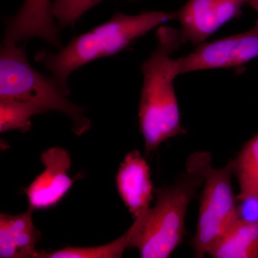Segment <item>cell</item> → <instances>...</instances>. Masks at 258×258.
Segmentation results:
<instances>
[{"label":"cell","mask_w":258,"mask_h":258,"mask_svg":"<svg viewBox=\"0 0 258 258\" xmlns=\"http://www.w3.org/2000/svg\"><path fill=\"white\" fill-rule=\"evenodd\" d=\"M157 38V46L142 64L144 84L139 118L147 153L156 150L167 139L186 133L181 124L174 88V80L179 72L172 55L183 43L181 32L160 26Z\"/></svg>","instance_id":"obj_1"},{"label":"cell","mask_w":258,"mask_h":258,"mask_svg":"<svg viewBox=\"0 0 258 258\" xmlns=\"http://www.w3.org/2000/svg\"><path fill=\"white\" fill-rule=\"evenodd\" d=\"M176 19V12L146 11L137 15L117 12L106 23L74 37L57 53L37 52L35 59L52 74L64 92L70 94L68 81L76 69L103 57L121 52L134 40L156 27Z\"/></svg>","instance_id":"obj_2"},{"label":"cell","mask_w":258,"mask_h":258,"mask_svg":"<svg viewBox=\"0 0 258 258\" xmlns=\"http://www.w3.org/2000/svg\"><path fill=\"white\" fill-rule=\"evenodd\" d=\"M203 178L193 171L180 176L174 184L155 190L157 203L132 225L129 247L142 258H166L182 241L186 211Z\"/></svg>","instance_id":"obj_3"},{"label":"cell","mask_w":258,"mask_h":258,"mask_svg":"<svg viewBox=\"0 0 258 258\" xmlns=\"http://www.w3.org/2000/svg\"><path fill=\"white\" fill-rule=\"evenodd\" d=\"M53 78L37 72L29 62L25 47L4 45L0 50V98H13L32 103L46 113H63L72 121L77 136L91 128V121L82 107L74 104Z\"/></svg>","instance_id":"obj_4"},{"label":"cell","mask_w":258,"mask_h":258,"mask_svg":"<svg viewBox=\"0 0 258 258\" xmlns=\"http://www.w3.org/2000/svg\"><path fill=\"white\" fill-rule=\"evenodd\" d=\"M186 170L203 178L196 234L193 239L195 257H203L237 220V196L232 185L230 162L215 169L211 154L195 152L188 157Z\"/></svg>","instance_id":"obj_5"},{"label":"cell","mask_w":258,"mask_h":258,"mask_svg":"<svg viewBox=\"0 0 258 258\" xmlns=\"http://www.w3.org/2000/svg\"><path fill=\"white\" fill-rule=\"evenodd\" d=\"M258 57V25L247 31L211 42L176 59L179 75L239 66Z\"/></svg>","instance_id":"obj_6"},{"label":"cell","mask_w":258,"mask_h":258,"mask_svg":"<svg viewBox=\"0 0 258 258\" xmlns=\"http://www.w3.org/2000/svg\"><path fill=\"white\" fill-rule=\"evenodd\" d=\"M247 0H188L176 12L183 43H203L214 32L242 13Z\"/></svg>","instance_id":"obj_7"},{"label":"cell","mask_w":258,"mask_h":258,"mask_svg":"<svg viewBox=\"0 0 258 258\" xmlns=\"http://www.w3.org/2000/svg\"><path fill=\"white\" fill-rule=\"evenodd\" d=\"M45 169L25 191L30 208L47 210L57 205L71 189L74 179L69 176L71 156L60 147H52L41 154Z\"/></svg>","instance_id":"obj_8"},{"label":"cell","mask_w":258,"mask_h":258,"mask_svg":"<svg viewBox=\"0 0 258 258\" xmlns=\"http://www.w3.org/2000/svg\"><path fill=\"white\" fill-rule=\"evenodd\" d=\"M50 0H25L21 9L7 23L3 44L38 37L47 43L62 49L58 29L54 22Z\"/></svg>","instance_id":"obj_9"},{"label":"cell","mask_w":258,"mask_h":258,"mask_svg":"<svg viewBox=\"0 0 258 258\" xmlns=\"http://www.w3.org/2000/svg\"><path fill=\"white\" fill-rule=\"evenodd\" d=\"M118 194L135 218L150 208L153 185L147 161L135 150L126 154L116 176Z\"/></svg>","instance_id":"obj_10"},{"label":"cell","mask_w":258,"mask_h":258,"mask_svg":"<svg viewBox=\"0 0 258 258\" xmlns=\"http://www.w3.org/2000/svg\"><path fill=\"white\" fill-rule=\"evenodd\" d=\"M33 209L17 215L0 214V257L40 258V232L32 221Z\"/></svg>","instance_id":"obj_11"},{"label":"cell","mask_w":258,"mask_h":258,"mask_svg":"<svg viewBox=\"0 0 258 258\" xmlns=\"http://www.w3.org/2000/svg\"><path fill=\"white\" fill-rule=\"evenodd\" d=\"M209 254L214 258H258V222L237 219Z\"/></svg>","instance_id":"obj_12"},{"label":"cell","mask_w":258,"mask_h":258,"mask_svg":"<svg viewBox=\"0 0 258 258\" xmlns=\"http://www.w3.org/2000/svg\"><path fill=\"white\" fill-rule=\"evenodd\" d=\"M240 192L237 199L258 198V132L244 144L237 157L230 162Z\"/></svg>","instance_id":"obj_13"},{"label":"cell","mask_w":258,"mask_h":258,"mask_svg":"<svg viewBox=\"0 0 258 258\" xmlns=\"http://www.w3.org/2000/svg\"><path fill=\"white\" fill-rule=\"evenodd\" d=\"M45 113L41 108L28 102L0 98V132L19 130L25 133L31 128L30 118Z\"/></svg>","instance_id":"obj_14"},{"label":"cell","mask_w":258,"mask_h":258,"mask_svg":"<svg viewBox=\"0 0 258 258\" xmlns=\"http://www.w3.org/2000/svg\"><path fill=\"white\" fill-rule=\"evenodd\" d=\"M132 228L119 238L103 245L89 247H68L55 252H42L40 258H118L129 247Z\"/></svg>","instance_id":"obj_15"},{"label":"cell","mask_w":258,"mask_h":258,"mask_svg":"<svg viewBox=\"0 0 258 258\" xmlns=\"http://www.w3.org/2000/svg\"><path fill=\"white\" fill-rule=\"evenodd\" d=\"M103 0H55L52 5V14L61 28L74 26L88 10Z\"/></svg>","instance_id":"obj_16"},{"label":"cell","mask_w":258,"mask_h":258,"mask_svg":"<svg viewBox=\"0 0 258 258\" xmlns=\"http://www.w3.org/2000/svg\"><path fill=\"white\" fill-rule=\"evenodd\" d=\"M237 219L244 221L258 222V198L247 197L237 199Z\"/></svg>","instance_id":"obj_17"},{"label":"cell","mask_w":258,"mask_h":258,"mask_svg":"<svg viewBox=\"0 0 258 258\" xmlns=\"http://www.w3.org/2000/svg\"><path fill=\"white\" fill-rule=\"evenodd\" d=\"M247 4L258 13V0H247ZM255 25H258V20L256 21Z\"/></svg>","instance_id":"obj_18"}]
</instances>
